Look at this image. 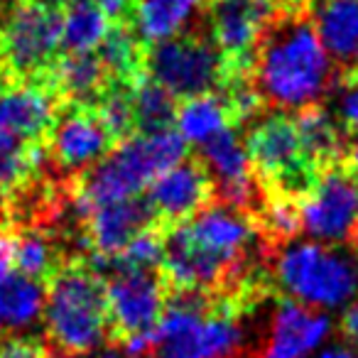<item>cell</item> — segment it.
I'll return each instance as SVG.
<instances>
[{"instance_id": "33", "label": "cell", "mask_w": 358, "mask_h": 358, "mask_svg": "<svg viewBox=\"0 0 358 358\" xmlns=\"http://www.w3.org/2000/svg\"><path fill=\"white\" fill-rule=\"evenodd\" d=\"M348 243H351L353 248L358 250V219H356V226H353V236H351V241H348Z\"/></svg>"}, {"instance_id": "23", "label": "cell", "mask_w": 358, "mask_h": 358, "mask_svg": "<svg viewBox=\"0 0 358 358\" xmlns=\"http://www.w3.org/2000/svg\"><path fill=\"white\" fill-rule=\"evenodd\" d=\"M13 263L27 278L50 282L52 275L59 270L62 258L55 241L42 229H22L20 234L13 231Z\"/></svg>"}, {"instance_id": "5", "label": "cell", "mask_w": 358, "mask_h": 358, "mask_svg": "<svg viewBox=\"0 0 358 358\" xmlns=\"http://www.w3.org/2000/svg\"><path fill=\"white\" fill-rule=\"evenodd\" d=\"M275 285L307 307H341L358 294V250L351 243H285L270 258Z\"/></svg>"}, {"instance_id": "6", "label": "cell", "mask_w": 358, "mask_h": 358, "mask_svg": "<svg viewBox=\"0 0 358 358\" xmlns=\"http://www.w3.org/2000/svg\"><path fill=\"white\" fill-rule=\"evenodd\" d=\"M245 152L263 192L302 201L319 179L299 143L294 118L287 113H260L245 133Z\"/></svg>"}, {"instance_id": "19", "label": "cell", "mask_w": 358, "mask_h": 358, "mask_svg": "<svg viewBox=\"0 0 358 358\" xmlns=\"http://www.w3.org/2000/svg\"><path fill=\"white\" fill-rule=\"evenodd\" d=\"M294 125H297V135L307 159L317 174H324L327 169L341 164L343 150H346L348 140L341 135L338 125L329 115L324 106H309L304 110H297L292 115Z\"/></svg>"}, {"instance_id": "26", "label": "cell", "mask_w": 358, "mask_h": 358, "mask_svg": "<svg viewBox=\"0 0 358 358\" xmlns=\"http://www.w3.org/2000/svg\"><path fill=\"white\" fill-rule=\"evenodd\" d=\"M0 358H55L52 348L35 336H0Z\"/></svg>"}, {"instance_id": "15", "label": "cell", "mask_w": 358, "mask_h": 358, "mask_svg": "<svg viewBox=\"0 0 358 358\" xmlns=\"http://www.w3.org/2000/svg\"><path fill=\"white\" fill-rule=\"evenodd\" d=\"M84 224V238L91 245V253L118 255L130 241L145 229H152V214H150L145 199H123L99 204L79 214Z\"/></svg>"}, {"instance_id": "25", "label": "cell", "mask_w": 358, "mask_h": 358, "mask_svg": "<svg viewBox=\"0 0 358 358\" xmlns=\"http://www.w3.org/2000/svg\"><path fill=\"white\" fill-rule=\"evenodd\" d=\"M327 99H331L334 103V110H329V115L338 125L343 138H358V69L338 71L336 84Z\"/></svg>"}, {"instance_id": "12", "label": "cell", "mask_w": 358, "mask_h": 358, "mask_svg": "<svg viewBox=\"0 0 358 358\" xmlns=\"http://www.w3.org/2000/svg\"><path fill=\"white\" fill-rule=\"evenodd\" d=\"M302 231L324 243H348L358 219V182L341 164L319 174L314 187L299 201Z\"/></svg>"}, {"instance_id": "28", "label": "cell", "mask_w": 358, "mask_h": 358, "mask_svg": "<svg viewBox=\"0 0 358 358\" xmlns=\"http://www.w3.org/2000/svg\"><path fill=\"white\" fill-rule=\"evenodd\" d=\"M341 334H343V338H346V341L358 351V302H353L351 307L343 312Z\"/></svg>"}, {"instance_id": "2", "label": "cell", "mask_w": 358, "mask_h": 358, "mask_svg": "<svg viewBox=\"0 0 358 358\" xmlns=\"http://www.w3.org/2000/svg\"><path fill=\"white\" fill-rule=\"evenodd\" d=\"M243 309L206 292H167L148 358H238L245 346Z\"/></svg>"}, {"instance_id": "31", "label": "cell", "mask_w": 358, "mask_h": 358, "mask_svg": "<svg viewBox=\"0 0 358 358\" xmlns=\"http://www.w3.org/2000/svg\"><path fill=\"white\" fill-rule=\"evenodd\" d=\"M317 358H358V351H353V348H348V346H331L319 353Z\"/></svg>"}, {"instance_id": "9", "label": "cell", "mask_w": 358, "mask_h": 358, "mask_svg": "<svg viewBox=\"0 0 358 358\" xmlns=\"http://www.w3.org/2000/svg\"><path fill=\"white\" fill-rule=\"evenodd\" d=\"M108 338L123 343L152 334L167 307V285L157 270H118L106 282Z\"/></svg>"}, {"instance_id": "29", "label": "cell", "mask_w": 358, "mask_h": 358, "mask_svg": "<svg viewBox=\"0 0 358 358\" xmlns=\"http://www.w3.org/2000/svg\"><path fill=\"white\" fill-rule=\"evenodd\" d=\"M13 265V229L0 226V278L10 273Z\"/></svg>"}, {"instance_id": "4", "label": "cell", "mask_w": 358, "mask_h": 358, "mask_svg": "<svg viewBox=\"0 0 358 358\" xmlns=\"http://www.w3.org/2000/svg\"><path fill=\"white\" fill-rule=\"evenodd\" d=\"M45 302L47 336L59 356H84L108 338L106 285L86 260L71 258L52 275Z\"/></svg>"}, {"instance_id": "24", "label": "cell", "mask_w": 358, "mask_h": 358, "mask_svg": "<svg viewBox=\"0 0 358 358\" xmlns=\"http://www.w3.org/2000/svg\"><path fill=\"white\" fill-rule=\"evenodd\" d=\"M174 96H169L159 84L145 76L133 89V120L135 133H159L174 123Z\"/></svg>"}, {"instance_id": "20", "label": "cell", "mask_w": 358, "mask_h": 358, "mask_svg": "<svg viewBox=\"0 0 358 358\" xmlns=\"http://www.w3.org/2000/svg\"><path fill=\"white\" fill-rule=\"evenodd\" d=\"M47 294L42 282L22 273H8L0 278V334H13L30 329L45 314Z\"/></svg>"}, {"instance_id": "17", "label": "cell", "mask_w": 358, "mask_h": 358, "mask_svg": "<svg viewBox=\"0 0 358 358\" xmlns=\"http://www.w3.org/2000/svg\"><path fill=\"white\" fill-rule=\"evenodd\" d=\"M57 96L62 103H84L94 106L101 99L110 84V76L106 66L101 64L96 52H86V55H71L64 52V57L55 62L47 76L42 79Z\"/></svg>"}, {"instance_id": "1", "label": "cell", "mask_w": 358, "mask_h": 358, "mask_svg": "<svg viewBox=\"0 0 358 358\" xmlns=\"http://www.w3.org/2000/svg\"><path fill=\"white\" fill-rule=\"evenodd\" d=\"M250 79L265 108L297 113L322 106L338 79L312 22V3L278 6L255 47Z\"/></svg>"}, {"instance_id": "8", "label": "cell", "mask_w": 358, "mask_h": 358, "mask_svg": "<svg viewBox=\"0 0 358 358\" xmlns=\"http://www.w3.org/2000/svg\"><path fill=\"white\" fill-rule=\"evenodd\" d=\"M145 74L174 99H194L221 91L229 66L211 40L182 32L145 50Z\"/></svg>"}, {"instance_id": "14", "label": "cell", "mask_w": 358, "mask_h": 358, "mask_svg": "<svg viewBox=\"0 0 358 358\" xmlns=\"http://www.w3.org/2000/svg\"><path fill=\"white\" fill-rule=\"evenodd\" d=\"M331 334V319L297 299L278 297L255 358H307Z\"/></svg>"}, {"instance_id": "30", "label": "cell", "mask_w": 358, "mask_h": 358, "mask_svg": "<svg viewBox=\"0 0 358 358\" xmlns=\"http://www.w3.org/2000/svg\"><path fill=\"white\" fill-rule=\"evenodd\" d=\"M341 167L348 177L358 182V138L351 140V143H346V150H343V157H341Z\"/></svg>"}, {"instance_id": "21", "label": "cell", "mask_w": 358, "mask_h": 358, "mask_svg": "<svg viewBox=\"0 0 358 358\" xmlns=\"http://www.w3.org/2000/svg\"><path fill=\"white\" fill-rule=\"evenodd\" d=\"M113 22L103 15L96 3L81 0L62 10V50L71 55L96 52L108 37Z\"/></svg>"}, {"instance_id": "7", "label": "cell", "mask_w": 358, "mask_h": 358, "mask_svg": "<svg viewBox=\"0 0 358 358\" xmlns=\"http://www.w3.org/2000/svg\"><path fill=\"white\" fill-rule=\"evenodd\" d=\"M62 13L40 0H10L0 13L6 81H42L59 59Z\"/></svg>"}, {"instance_id": "34", "label": "cell", "mask_w": 358, "mask_h": 358, "mask_svg": "<svg viewBox=\"0 0 358 358\" xmlns=\"http://www.w3.org/2000/svg\"><path fill=\"white\" fill-rule=\"evenodd\" d=\"M0 81H6V66H3V59H0Z\"/></svg>"}, {"instance_id": "27", "label": "cell", "mask_w": 358, "mask_h": 358, "mask_svg": "<svg viewBox=\"0 0 358 358\" xmlns=\"http://www.w3.org/2000/svg\"><path fill=\"white\" fill-rule=\"evenodd\" d=\"M94 3L113 25H128L130 13L135 8V0H94Z\"/></svg>"}, {"instance_id": "11", "label": "cell", "mask_w": 358, "mask_h": 358, "mask_svg": "<svg viewBox=\"0 0 358 358\" xmlns=\"http://www.w3.org/2000/svg\"><path fill=\"white\" fill-rule=\"evenodd\" d=\"M275 0H209L211 42L226 59L231 74H250L255 47L275 15Z\"/></svg>"}, {"instance_id": "22", "label": "cell", "mask_w": 358, "mask_h": 358, "mask_svg": "<svg viewBox=\"0 0 358 358\" xmlns=\"http://www.w3.org/2000/svg\"><path fill=\"white\" fill-rule=\"evenodd\" d=\"M174 123H177V133L185 138V143L189 140L194 145L206 143L221 130L234 128L224 101L216 94L185 99L177 108V113H174Z\"/></svg>"}, {"instance_id": "10", "label": "cell", "mask_w": 358, "mask_h": 358, "mask_svg": "<svg viewBox=\"0 0 358 358\" xmlns=\"http://www.w3.org/2000/svg\"><path fill=\"white\" fill-rule=\"evenodd\" d=\"M115 145L99 110L84 103H62L45 140L50 162L71 179L89 172Z\"/></svg>"}, {"instance_id": "18", "label": "cell", "mask_w": 358, "mask_h": 358, "mask_svg": "<svg viewBox=\"0 0 358 358\" xmlns=\"http://www.w3.org/2000/svg\"><path fill=\"white\" fill-rule=\"evenodd\" d=\"M206 3L209 0H135L128 25L145 45H155L182 35Z\"/></svg>"}, {"instance_id": "32", "label": "cell", "mask_w": 358, "mask_h": 358, "mask_svg": "<svg viewBox=\"0 0 358 358\" xmlns=\"http://www.w3.org/2000/svg\"><path fill=\"white\" fill-rule=\"evenodd\" d=\"M40 3H45V6L55 8V10H66L69 6H76V3H81V0H40Z\"/></svg>"}, {"instance_id": "16", "label": "cell", "mask_w": 358, "mask_h": 358, "mask_svg": "<svg viewBox=\"0 0 358 358\" xmlns=\"http://www.w3.org/2000/svg\"><path fill=\"white\" fill-rule=\"evenodd\" d=\"M312 22L336 69H358V0H312Z\"/></svg>"}, {"instance_id": "3", "label": "cell", "mask_w": 358, "mask_h": 358, "mask_svg": "<svg viewBox=\"0 0 358 358\" xmlns=\"http://www.w3.org/2000/svg\"><path fill=\"white\" fill-rule=\"evenodd\" d=\"M182 159H187V143L177 130L130 135L89 172L71 179L76 214L99 204L135 199L152 179Z\"/></svg>"}, {"instance_id": "13", "label": "cell", "mask_w": 358, "mask_h": 358, "mask_svg": "<svg viewBox=\"0 0 358 358\" xmlns=\"http://www.w3.org/2000/svg\"><path fill=\"white\" fill-rule=\"evenodd\" d=\"M214 194L216 189L209 169L199 157H192L182 159L152 179L145 204L152 214L155 229L167 231L199 214L204 206L211 204Z\"/></svg>"}]
</instances>
